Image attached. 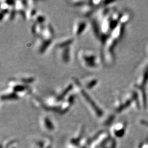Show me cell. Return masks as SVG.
Instances as JSON below:
<instances>
[{
  "mask_svg": "<svg viewBox=\"0 0 148 148\" xmlns=\"http://www.w3.org/2000/svg\"><path fill=\"white\" fill-rule=\"evenodd\" d=\"M143 106V101L139 91L132 86L117 96L115 100V107L117 111L127 109H137Z\"/></svg>",
  "mask_w": 148,
  "mask_h": 148,
  "instance_id": "cell-1",
  "label": "cell"
},
{
  "mask_svg": "<svg viewBox=\"0 0 148 148\" xmlns=\"http://www.w3.org/2000/svg\"><path fill=\"white\" fill-rule=\"evenodd\" d=\"M132 86L140 93L143 107L146 108L148 104V54H145V57L136 69L135 81Z\"/></svg>",
  "mask_w": 148,
  "mask_h": 148,
  "instance_id": "cell-2",
  "label": "cell"
},
{
  "mask_svg": "<svg viewBox=\"0 0 148 148\" xmlns=\"http://www.w3.org/2000/svg\"><path fill=\"white\" fill-rule=\"evenodd\" d=\"M77 58L81 65L87 69H97L101 65V60H102L95 52L90 49L79 50Z\"/></svg>",
  "mask_w": 148,
  "mask_h": 148,
  "instance_id": "cell-3",
  "label": "cell"
},
{
  "mask_svg": "<svg viewBox=\"0 0 148 148\" xmlns=\"http://www.w3.org/2000/svg\"><path fill=\"white\" fill-rule=\"evenodd\" d=\"M54 32L50 24H46L41 35L39 36L37 47L41 53L44 52L53 41Z\"/></svg>",
  "mask_w": 148,
  "mask_h": 148,
  "instance_id": "cell-4",
  "label": "cell"
},
{
  "mask_svg": "<svg viewBox=\"0 0 148 148\" xmlns=\"http://www.w3.org/2000/svg\"><path fill=\"white\" fill-rule=\"evenodd\" d=\"M87 27V23L82 19H79L75 22L73 25V32L74 36H79L85 32Z\"/></svg>",
  "mask_w": 148,
  "mask_h": 148,
  "instance_id": "cell-5",
  "label": "cell"
},
{
  "mask_svg": "<svg viewBox=\"0 0 148 148\" xmlns=\"http://www.w3.org/2000/svg\"><path fill=\"white\" fill-rule=\"evenodd\" d=\"M59 49V56L60 59L64 63H69L70 58V46L60 48Z\"/></svg>",
  "mask_w": 148,
  "mask_h": 148,
  "instance_id": "cell-6",
  "label": "cell"
},
{
  "mask_svg": "<svg viewBox=\"0 0 148 148\" xmlns=\"http://www.w3.org/2000/svg\"><path fill=\"white\" fill-rule=\"evenodd\" d=\"M81 83L83 84L86 88L88 90H92L98 85V81L96 78L92 76H89L84 78Z\"/></svg>",
  "mask_w": 148,
  "mask_h": 148,
  "instance_id": "cell-7",
  "label": "cell"
},
{
  "mask_svg": "<svg viewBox=\"0 0 148 148\" xmlns=\"http://www.w3.org/2000/svg\"><path fill=\"white\" fill-rule=\"evenodd\" d=\"M74 41V38L71 37H65L61 38L56 43L57 48L65 47L69 46Z\"/></svg>",
  "mask_w": 148,
  "mask_h": 148,
  "instance_id": "cell-8",
  "label": "cell"
},
{
  "mask_svg": "<svg viewBox=\"0 0 148 148\" xmlns=\"http://www.w3.org/2000/svg\"><path fill=\"white\" fill-rule=\"evenodd\" d=\"M19 81L21 82L22 83L27 85L28 84H31L35 81V77L29 76L28 75H23L22 76H20L17 79Z\"/></svg>",
  "mask_w": 148,
  "mask_h": 148,
  "instance_id": "cell-9",
  "label": "cell"
}]
</instances>
